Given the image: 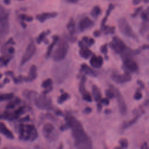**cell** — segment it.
Segmentation results:
<instances>
[{
  "mask_svg": "<svg viewBox=\"0 0 149 149\" xmlns=\"http://www.w3.org/2000/svg\"><path fill=\"white\" fill-rule=\"evenodd\" d=\"M66 125L72 131V135L77 149H91V141L85 132L80 122L72 115L66 117Z\"/></svg>",
  "mask_w": 149,
  "mask_h": 149,
  "instance_id": "6da1fadb",
  "label": "cell"
},
{
  "mask_svg": "<svg viewBox=\"0 0 149 149\" xmlns=\"http://www.w3.org/2000/svg\"><path fill=\"white\" fill-rule=\"evenodd\" d=\"M109 46L118 54L123 57L136 55L140 53V49H133L128 47L124 41L118 36H114L109 43Z\"/></svg>",
  "mask_w": 149,
  "mask_h": 149,
  "instance_id": "7a4b0ae2",
  "label": "cell"
},
{
  "mask_svg": "<svg viewBox=\"0 0 149 149\" xmlns=\"http://www.w3.org/2000/svg\"><path fill=\"white\" fill-rule=\"evenodd\" d=\"M38 136L36 128L33 125L21 123L19 126V137L24 140L33 141Z\"/></svg>",
  "mask_w": 149,
  "mask_h": 149,
  "instance_id": "3957f363",
  "label": "cell"
},
{
  "mask_svg": "<svg viewBox=\"0 0 149 149\" xmlns=\"http://www.w3.org/2000/svg\"><path fill=\"white\" fill-rule=\"evenodd\" d=\"M69 45L68 42L62 39L61 40L58 44L56 48L55 49L52 54V59L55 61H61L63 60L68 52Z\"/></svg>",
  "mask_w": 149,
  "mask_h": 149,
  "instance_id": "277c9868",
  "label": "cell"
},
{
  "mask_svg": "<svg viewBox=\"0 0 149 149\" xmlns=\"http://www.w3.org/2000/svg\"><path fill=\"white\" fill-rule=\"evenodd\" d=\"M118 25L120 32L125 36L137 40L138 36L132 29L128 21L125 17H120L118 21Z\"/></svg>",
  "mask_w": 149,
  "mask_h": 149,
  "instance_id": "5b68a950",
  "label": "cell"
},
{
  "mask_svg": "<svg viewBox=\"0 0 149 149\" xmlns=\"http://www.w3.org/2000/svg\"><path fill=\"white\" fill-rule=\"evenodd\" d=\"M34 103L38 108L41 109H51L52 108L51 98L43 93L36 97Z\"/></svg>",
  "mask_w": 149,
  "mask_h": 149,
  "instance_id": "8992f818",
  "label": "cell"
},
{
  "mask_svg": "<svg viewBox=\"0 0 149 149\" xmlns=\"http://www.w3.org/2000/svg\"><path fill=\"white\" fill-rule=\"evenodd\" d=\"M111 88H112L113 90V91L114 92L115 97L116 98L119 112H120L121 114L125 115L127 112V108L126 102L125 101V99H124L122 94H121L120 91L117 87H116L113 86H111Z\"/></svg>",
  "mask_w": 149,
  "mask_h": 149,
  "instance_id": "52a82bcc",
  "label": "cell"
},
{
  "mask_svg": "<svg viewBox=\"0 0 149 149\" xmlns=\"http://www.w3.org/2000/svg\"><path fill=\"white\" fill-rule=\"evenodd\" d=\"M36 49L37 48L34 42L33 41L30 42L21 59L20 65L22 66L27 63L32 58L36 51Z\"/></svg>",
  "mask_w": 149,
  "mask_h": 149,
  "instance_id": "ba28073f",
  "label": "cell"
},
{
  "mask_svg": "<svg viewBox=\"0 0 149 149\" xmlns=\"http://www.w3.org/2000/svg\"><path fill=\"white\" fill-rule=\"evenodd\" d=\"M112 79L116 83L123 84L130 81L132 80V76L128 72H126L123 74H113L111 76Z\"/></svg>",
  "mask_w": 149,
  "mask_h": 149,
  "instance_id": "9c48e42d",
  "label": "cell"
},
{
  "mask_svg": "<svg viewBox=\"0 0 149 149\" xmlns=\"http://www.w3.org/2000/svg\"><path fill=\"white\" fill-rule=\"evenodd\" d=\"M124 65L130 71L134 72L138 70L139 66L137 62L134 61L131 57L130 56H126L123 57V58Z\"/></svg>",
  "mask_w": 149,
  "mask_h": 149,
  "instance_id": "30bf717a",
  "label": "cell"
},
{
  "mask_svg": "<svg viewBox=\"0 0 149 149\" xmlns=\"http://www.w3.org/2000/svg\"><path fill=\"white\" fill-rule=\"evenodd\" d=\"M94 26V22L88 17L82 18L79 22V29L80 31H83L88 29H90Z\"/></svg>",
  "mask_w": 149,
  "mask_h": 149,
  "instance_id": "8fae6325",
  "label": "cell"
},
{
  "mask_svg": "<svg viewBox=\"0 0 149 149\" xmlns=\"http://www.w3.org/2000/svg\"><path fill=\"white\" fill-rule=\"evenodd\" d=\"M42 132L44 136L47 138H51L53 136L55 137L56 133L54 126L49 122H47L44 125Z\"/></svg>",
  "mask_w": 149,
  "mask_h": 149,
  "instance_id": "7c38bea8",
  "label": "cell"
},
{
  "mask_svg": "<svg viewBox=\"0 0 149 149\" xmlns=\"http://www.w3.org/2000/svg\"><path fill=\"white\" fill-rule=\"evenodd\" d=\"M58 15L56 12H43L36 15V19L40 22L43 23L45 20L50 18H54Z\"/></svg>",
  "mask_w": 149,
  "mask_h": 149,
  "instance_id": "4fadbf2b",
  "label": "cell"
},
{
  "mask_svg": "<svg viewBox=\"0 0 149 149\" xmlns=\"http://www.w3.org/2000/svg\"><path fill=\"white\" fill-rule=\"evenodd\" d=\"M37 69L36 66L35 65H32L29 69V72L28 76L26 77H23V79L26 81H32L34 80L37 77Z\"/></svg>",
  "mask_w": 149,
  "mask_h": 149,
  "instance_id": "5bb4252c",
  "label": "cell"
},
{
  "mask_svg": "<svg viewBox=\"0 0 149 149\" xmlns=\"http://www.w3.org/2000/svg\"><path fill=\"white\" fill-rule=\"evenodd\" d=\"M90 63L94 68H100L103 64V58L100 55H93L90 58Z\"/></svg>",
  "mask_w": 149,
  "mask_h": 149,
  "instance_id": "9a60e30c",
  "label": "cell"
},
{
  "mask_svg": "<svg viewBox=\"0 0 149 149\" xmlns=\"http://www.w3.org/2000/svg\"><path fill=\"white\" fill-rule=\"evenodd\" d=\"M0 133L3 134L8 139H13L14 138L13 133L6 126V125L3 122H0Z\"/></svg>",
  "mask_w": 149,
  "mask_h": 149,
  "instance_id": "2e32d148",
  "label": "cell"
},
{
  "mask_svg": "<svg viewBox=\"0 0 149 149\" xmlns=\"http://www.w3.org/2000/svg\"><path fill=\"white\" fill-rule=\"evenodd\" d=\"M79 54L82 58H83L84 59H88L93 54L92 51L90 49H88V48L87 47L84 46V47L80 48V49L79 50Z\"/></svg>",
  "mask_w": 149,
  "mask_h": 149,
  "instance_id": "e0dca14e",
  "label": "cell"
},
{
  "mask_svg": "<svg viewBox=\"0 0 149 149\" xmlns=\"http://www.w3.org/2000/svg\"><path fill=\"white\" fill-rule=\"evenodd\" d=\"M81 70L83 71L85 74L93 76H96L97 73L88 65H87L86 63H82L81 65Z\"/></svg>",
  "mask_w": 149,
  "mask_h": 149,
  "instance_id": "ac0fdd59",
  "label": "cell"
},
{
  "mask_svg": "<svg viewBox=\"0 0 149 149\" xmlns=\"http://www.w3.org/2000/svg\"><path fill=\"white\" fill-rule=\"evenodd\" d=\"M92 93L94 100L98 102L101 99V93L99 88L96 85H93L92 86Z\"/></svg>",
  "mask_w": 149,
  "mask_h": 149,
  "instance_id": "d6986e66",
  "label": "cell"
},
{
  "mask_svg": "<svg viewBox=\"0 0 149 149\" xmlns=\"http://www.w3.org/2000/svg\"><path fill=\"white\" fill-rule=\"evenodd\" d=\"M58 40H59V37L58 36H53V41L47 48V52H46V56L47 57H49L51 55V54L52 52L53 48H54L55 45L58 41Z\"/></svg>",
  "mask_w": 149,
  "mask_h": 149,
  "instance_id": "ffe728a7",
  "label": "cell"
},
{
  "mask_svg": "<svg viewBox=\"0 0 149 149\" xmlns=\"http://www.w3.org/2000/svg\"><path fill=\"white\" fill-rule=\"evenodd\" d=\"M67 29L70 34L73 35L75 32V21L73 18H71L68 21L66 25Z\"/></svg>",
  "mask_w": 149,
  "mask_h": 149,
  "instance_id": "44dd1931",
  "label": "cell"
},
{
  "mask_svg": "<svg viewBox=\"0 0 149 149\" xmlns=\"http://www.w3.org/2000/svg\"><path fill=\"white\" fill-rule=\"evenodd\" d=\"M113 8H114V5L112 3H109V5L108 6V9H107V10L106 12V13H105V16H104V19H102V20L101 22V27H102V26H104L105 25L108 16H109L111 11L113 10Z\"/></svg>",
  "mask_w": 149,
  "mask_h": 149,
  "instance_id": "7402d4cb",
  "label": "cell"
},
{
  "mask_svg": "<svg viewBox=\"0 0 149 149\" xmlns=\"http://www.w3.org/2000/svg\"><path fill=\"white\" fill-rule=\"evenodd\" d=\"M51 31L49 30H47L46 31H42L38 36V37L36 39V42L37 44H40L41 42H42V41L45 39V37L49 34L50 33Z\"/></svg>",
  "mask_w": 149,
  "mask_h": 149,
  "instance_id": "603a6c76",
  "label": "cell"
},
{
  "mask_svg": "<svg viewBox=\"0 0 149 149\" xmlns=\"http://www.w3.org/2000/svg\"><path fill=\"white\" fill-rule=\"evenodd\" d=\"M101 13V9L98 5H95L93 7L91 11V15L94 18H97Z\"/></svg>",
  "mask_w": 149,
  "mask_h": 149,
  "instance_id": "cb8c5ba5",
  "label": "cell"
},
{
  "mask_svg": "<svg viewBox=\"0 0 149 149\" xmlns=\"http://www.w3.org/2000/svg\"><path fill=\"white\" fill-rule=\"evenodd\" d=\"M86 81V77L85 76H83L81 77V79L80 81L79 84V91L81 93V94H83L86 92V90L85 89V83Z\"/></svg>",
  "mask_w": 149,
  "mask_h": 149,
  "instance_id": "d4e9b609",
  "label": "cell"
},
{
  "mask_svg": "<svg viewBox=\"0 0 149 149\" xmlns=\"http://www.w3.org/2000/svg\"><path fill=\"white\" fill-rule=\"evenodd\" d=\"M101 29L105 34H112L115 32V28L114 26H107L105 24L104 26L101 27Z\"/></svg>",
  "mask_w": 149,
  "mask_h": 149,
  "instance_id": "484cf974",
  "label": "cell"
},
{
  "mask_svg": "<svg viewBox=\"0 0 149 149\" xmlns=\"http://www.w3.org/2000/svg\"><path fill=\"white\" fill-rule=\"evenodd\" d=\"M70 97V95L68 93H63L61 95H59L57 99V102L58 104H62L63 102L68 100Z\"/></svg>",
  "mask_w": 149,
  "mask_h": 149,
  "instance_id": "4316f807",
  "label": "cell"
},
{
  "mask_svg": "<svg viewBox=\"0 0 149 149\" xmlns=\"http://www.w3.org/2000/svg\"><path fill=\"white\" fill-rule=\"evenodd\" d=\"M82 41L86 44L87 47H90L93 45L95 42V40L93 38L88 37L87 36H84L82 38Z\"/></svg>",
  "mask_w": 149,
  "mask_h": 149,
  "instance_id": "83f0119b",
  "label": "cell"
},
{
  "mask_svg": "<svg viewBox=\"0 0 149 149\" xmlns=\"http://www.w3.org/2000/svg\"><path fill=\"white\" fill-rule=\"evenodd\" d=\"M52 84V79L50 78H48L42 81V83L41 84V86L43 88L47 89V88H49L50 87H51Z\"/></svg>",
  "mask_w": 149,
  "mask_h": 149,
  "instance_id": "f1b7e54d",
  "label": "cell"
},
{
  "mask_svg": "<svg viewBox=\"0 0 149 149\" xmlns=\"http://www.w3.org/2000/svg\"><path fill=\"white\" fill-rule=\"evenodd\" d=\"M141 115V113H139V114H137V115H136L131 120H130L129 122H126V123H125V124L124 125V127L125 128H126V127H129V126H130V125H132V124H133V123H134L137 120V119L140 117V116Z\"/></svg>",
  "mask_w": 149,
  "mask_h": 149,
  "instance_id": "f546056e",
  "label": "cell"
},
{
  "mask_svg": "<svg viewBox=\"0 0 149 149\" xmlns=\"http://www.w3.org/2000/svg\"><path fill=\"white\" fill-rule=\"evenodd\" d=\"M13 93H8V94H0V101L10 100L13 98Z\"/></svg>",
  "mask_w": 149,
  "mask_h": 149,
  "instance_id": "4dcf8cb0",
  "label": "cell"
},
{
  "mask_svg": "<svg viewBox=\"0 0 149 149\" xmlns=\"http://www.w3.org/2000/svg\"><path fill=\"white\" fill-rule=\"evenodd\" d=\"M20 102V100L19 98H16L14 101H13L12 102H10L7 105H6V108L7 109H12L15 108V107L19 104Z\"/></svg>",
  "mask_w": 149,
  "mask_h": 149,
  "instance_id": "1f68e13d",
  "label": "cell"
},
{
  "mask_svg": "<svg viewBox=\"0 0 149 149\" xmlns=\"http://www.w3.org/2000/svg\"><path fill=\"white\" fill-rule=\"evenodd\" d=\"M119 144L120 145V148L123 149H126L128 146V141L126 139L122 138L119 140Z\"/></svg>",
  "mask_w": 149,
  "mask_h": 149,
  "instance_id": "d6a6232c",
  "label": "cell"
},
{
  "mask_svg": "<svg viewBox=\"0 0 149 149\" xmlns=\"http://www.w3.org/2000/svg\"><path fill=\"white\" fill-rule=\"evenodd\" d=\"M105 95L108 99H112L115 97L114 92L112 88L107 89L105 90Z\"/></svg>",
  "mask_w": 149,
  "mask_h": 149,
  "instance_id": "836d02e7",
  "label": "cell"
},
{
  "mask_svg": "<svg viewBox=\"0 0 149 149\" xmlns=\"http://www.w3.org/2000/svg\"><path fill=\"white\" fill-rule=\"evenodd\" d=\"M148 25L147 22H143L142 23V24L140 29V33L141 34H143V33H144L148 30Z\"/></svg>",
  "mask_w": 149,
  "mask_h": 149,
  "instance_id": "e575fe53",
  "label": "cell"
},
{
  "mask_svg": "<svg viewBox=\"0 0 149 149\" xmlns=\"http://www.w3.org/2000/svg\"><path fill=\"white\" fill-rule=\"evenodd\" d=\"M82 95H83V98L85 101L87 102H91L93 101V98L89 93L86 91L85 93H84Z\"/></svg>",
  "mask_w": 149,
  "mask_h": 149,
  "instance_id": "d590c367",
  "label": "cell"
},
{
  "mask_svg": "<svg viewBox=\"0 0 149 149\" xmlns=\"http://www.w3.org/2000/svg\"><path fill=\"white\" fill-rule=\"evenodd\" d=\"M141 17L144 22L148 21V9L146 10V11H143L141 13Z\"/></svg>",
  "mask_w": 149,
  "mask_h": 149,
  "instance_id": "8d00e7d4",
  "label": "cell"
},
{
  "mask_svg": "<svg viewBox=\"0 0 149 149\" xmlns=\"http://www.w3.org/2000/svg\"><path fill=\"white\" fill-rule=\"evenodd\" d=\"M20 18L23 20H25L27 22H31L33 20V17L31 16H29L27 15H24V14H22L20 16Z\"/></svg>",
  "mask_w": 149,
  "mask_h": 149,
  "instance_id": "74e56055",
  "label": "cell"
},
{
  "mask_svg": "<svg viewBox=\"0 0 149 149\" xmlns=\"http://www.w3.org/2000/svg\"><path fill=\"white\" fill-rule=\"evenodd\" d=\"M142 9H143V6H139L138 8H137L134 10V12L131 15V16L133 17H134L137 16L139 14V13L141 11Z\"/></svg>",
  "mask_w": 149,
  "mask_h": 149,
  "instance_id": "f35d334b",
  "label": "cell"
},
{
  "mask_svg": "<svg viewBox=\"0 0 149 149\" xmlns=\"http://www.w3.org/2000/svg\"><path fill=\"white\" fill-rule=\"evenodd\" d=\"M143 97V95H142V93L139 91H137L134 95V99L136 100H140V99H141Z\"/></svg>",
  "mask_w": 149,
  "mask_h": 149,
  "instance_id": "ab89813d",
  "label": "cell"
},
{
  "mask_svg": "<svg viewBox=\"0 0 149 149\" xmlns=\"http://www.w3.org/2000/svg\"><path fill=\"white\" fill-rule=\"evenodd\" d=\"M100 50L102 53H103L105 55H107V54L108 52V48H107V44H104L101 47Z\"/></svg>",
  "mask_w": 149,
  "mask_h": 149,
  "instance_id": "60d3db41",
  "label": "cell"
},
{
  "mask_svg": "<svg viewBox=\"0 0 149 149\" xmlns=\"http://www.w3.org/2000/svg\"><path fill=\"white\" fill-rule=\"evenodd\" d=\"M101 104L105 105H108L109 104V99H108L107 98H101Z\"/></svg>",
  "mask_w": 149,
  "mask_h": 149,
  "instance_id": "b9f144b4",
  "label": "cell"
},
{
  "mask_svg": "<svg viewBox=\"0 0 149 149\" xmlns=\"http://www.w3.org/2000/svg\"><path fill=\"white\" fill-rule=\"evenodd\" d=\"M101 34V31L100 30H96L93 33V35L95 37H98L100 36Z\"/></svg>",
  "mask_w": 149,
  "mask_h": 149,
  "instance_id": "7bdbcfd3",
  "label": "cell"
},
{
  "mask_svg": "<svg viewBox=\"0 0 149 149\" xmlns=\"http://www.w3.org/2000/svg\"><path fill=\"white\" fill-rule=\"evenodd\" d=\"M92 112V109L91 108L89 107H86L84 109V112L85 113H87V114H88V113H90L91 112Z\"/></svg>",
  "mask_w": 149,
  "mask_h": 149,
  "instance_id": "ee69618b",
  "label": "cell"
},
{
  "mask_svg": "<svg viewBox=\"0 0 149 149\" xmlns=\"http://www.w3.org/2000/svg\"><path fill=\"white\" fill-rule=\"evenodd\" d=\"M141 149H148V143L147 142H144L141 146Z\"/></svg>",
  "mask_w": 149,
  "mask_h": 149,
  "instance_id": "f6af8a7d",
  "label": "cell"
},
{
  "mask_svg": "<svg viewBox=\"0 0 149 149\" xmlns=\"http://www.w3.org/2000/svg\"><path fill=\"white\" fill-rule=\"evenodd\" d=\"M97 111L100 112L102 109V104L101 103H98L97 105Z\"/></svg>",
  "mask_w": 149,
  "mask_h": 149,
  "instance_id": "bcb514c9",
  "label": "cell"
},
{
  "mask_svg": "<svg viewBox=\"0 0 149 149\" xmlns=\"http://www.w3.org/2000/svg\"><path fill=\"white\" fill-rule=\"evenodd\" d=\"M8 51H9V53H10V54H13L14 52H15V49H14L13 47H10V48H9Z\"/></svg>",
  "mask_w": 149,
  "mask_h": 149,
  "instance_id": "7dc6e473",
  "label": "cell"
},
{
  "mask_svg": "<svg viewBox=\"0 0 149 149\" xmlns=\"http://www.w3.org/2000/svg\"><path fill=\"white\" fill-rule=\"evenodd\" d=\"M78 1L77 0H68L67 1L68 2H69V3H77Z\"/></svg>",
  "mask_w": 149,
  "mask_h": 149,
  "instance_id": "c3c4849f",
  "label": "cell"
},
{
  "mask_svg": "<svg viewBox=\"0 0 149 149\" xmlns=\"http://www.w3.org/2000/svg\"><path fill=\"white\" fill-rule=\"evenodd\" d=\"M140 2V1H139V0H134V1H133V4H134V5H136V4H138V3H139Z\"/></svg>",
  "mask_w": 149,
  "mask_h": 149,
  "instance_id": "681fc988",
  "label": "cell"
},
{
  "mask_svg": "<svg viewBox=\"0 0 149 149\" xmlns=\"http://www.w3.org/2000/svg\"><path fill=\"white\" fill-rule=\"evenodd\" d=\"M141 48L142 49H148V44H146V45H143V46H142V47H141Z\"/></svg>",
  "mask_w": 149,
  "mask_h": 149,
  "instance_id": "f907efd6",
  "label": "cell"
},
{
  "mask_svg": "<svg viewBox=\"0 0 149 149\" xmlns=\"http://www.w3.org/2000/svg\"><path fill=\"white\" fill-rule=\"evenodd\" d=\"M55 113H56L57 115H62V111H60V110H58V111H56Z\"/></svg>",
  "mask_w": 149,
  "mask_h": 149,
  "instance_id": "816d5d0a",
  "label": "cell"
},
{
  "mask_svg": "<svg viewBox=\"0 0 149 149\" xmlns=\"http://www.w3.org/2000/svg\"><path fill=\"white\" fill-rule=\"evenodd\" d=\"M111 111L110 109H105V113H111Z\"/></svg>",
  "mask_w": 149,
  "mask_h": 149,
  "instance_id": "f5cc1de1",
  "label": "cell"
},
{
  "mask_svg": "<svg viewBox=\"0 0 149 149\" xmlns=\"http://www.w3.org/2000/svg\"><path fill=\"white\" fill-rule=\"evenodd\" d=\"M21 24L23 26V27L24 28H25V27H26V24H24V22H21Z\"/></svg>",
  "mask_w": 149,
  "mask_h": 149,
  "instance_id": "db71d44e",
  "label": "cell"
},
{
  "mask_svg": "<svg viewBox=\"0 0 149 149\" xmlns=\"http://www.w3.org/2000/svg\"><path fill=\"white\" fill-rule=\"evenodd\" d=\"M115 149H122V148H120V147H116L115 148Z\"/></svg>",
  "mask_w": 149,
  "mask_h": 149,
  "instance_id": "11a10c76",
  "label": "cell"
},
{
  "mask_svg": "<svg viewBox=\"0 0 149 149\" xmlns=\"http://www.w3.org/2000/svg\"><path fill=\"white\" fill-rule=\"evenodd\" d=\"M4 2H5V3H10V1H4Z\"/></svg>",
  "mask_w": 149,
  "mask_h": 149,
  "instance_id": "9f6ffc18",
  "label": "cell"
},
{
  "mask_svg": "<svg viewBox=\"0 0 149 149\" xmlns=\"http://www.w3.org/2000/svg\"><path fill=\"white\" fill-rule=\"evenodd\" d=\"M1 137H0V144H1Z\"/></svg>",
  "mask_w": 149,
  "mask_h": 149,
  "instance_id": "6f0895ef",
  "label": "cell"
},
{
  "mask_svg": "<svg viewBox=\"0 0 149 149\" xmlns=\"http://www.w3.org/2000/svg\"><path fill=\"white\" fill-rule=\"evenodd\" d=\"M1 77V75H0V77Z\"/></svg>",
  "mask_w": 149,
  "mask_h": 149,
  "instance_id": "680465c9",
  "label": "cell"
}]
</instances>
